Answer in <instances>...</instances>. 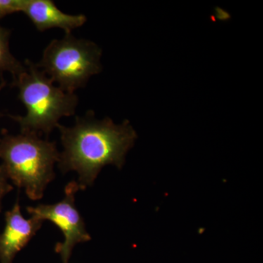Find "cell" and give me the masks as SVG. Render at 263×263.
I'll list each match as a JSON object with an SVG mask.
<instances>
[{"instance_id": "cell-1", "label": "cell", "mask_w": 263, "mask_h": 263, "mask_svg": "<svg viewBox=\"0 0 263 263\" xmlns=\"http://www.w3.org/2000/svg\"><path fill=\"white\" fill-rule=\"evenodd\" d=\"M57 128L63 146L57 162L59 169L62 174L77 173L80 190L92 186L105 166L122 169L138 138L129 121L116 124L108 117L100 120L91 110L76 117L72 127L59 124Z\"/></svg>"}, {"instance_id": "cell-2", "label": "cell", "mask_w": 263, "mask_h": 263, "mask_svg": "<svg viewBox=\"0 0 263 263\" xmlns=\"http://www.w3.org/2000/svg\"><path fill=\"white\" fill-rule=\"evenodd\" d=\"M13 86L18 88V98L24 104L25 116L9 117L18 123L21 133L48 135L57 127L62 117L76 113L77 95L64 91L54 85L37 65L27 60L24 70L13 79Z\"/></svg>"}, {"instance_id": "cell-3", "label": "cell", "mask_w": 263, "mask_h": 263, "mask_svg": "<svg viewBox=\"0 0 263 263\" xmlns=\"http://www.w3.org/2000/svg\"><path fill=\"white\" fill-rule=\"evenodd\" d=\"M59 157L56 143L35 133H5L0 138V160L8 179L24 189L30 200L43 198L48 185L55 179L54 164Z\"/></svg>"}, {"instance_id": "cell-4", "label": "cell", "mask_w": 263, "mask_h": 263, "mask_svg": "<svg viewBox=\"0 0 263 263\" xmlns=\"http://www.w3.org/2000/svg\"><path fill=\"white\" fill-rule=\"evenodd\" d=\"M101 48L95 43L66 34L48 45L37 66L64 91L74 93L101 72Z\"/></svg>"}, {"instance_id": "cell-5", "label": "cell", "mask_w": 263, "mask_h": 263, "mask_svg": "<svg viewBox=\"0 0 263 263\" xmlns=\"http://www.w3.org/2000/svg\"><path fill=\"white\" fill-rule=\"evenodd\" d=\"M77 181H72L65 188V197L61 201L53 204H39L27 207L31 217L40 221H49L58 227L64 235V240L55 246V252L62 263L70 262L72 251L76 245L89 241L84 219L76 206V194L79 191Z\"/></svg>"}, {"instance_id": "cell-6", "label": "cell", "mask_w": 263, "mask_h": 263, "mask_svg": "<svg viewBox=\"0 0 263 263\" xmlns=\"http://www.w3.org/2000/svg\"><path fill=\"white\" fill-rule=\"evenodd\" d=\"M5 228L0 233V263H13L15 256L24 248L43 226L35 218L25 219L19 200L5 214Z\"/></svg>"}, {"instance_id": "cell-7", "label": "cell", "mask_w": 263, "mask_h": 263, "mask_svg": "<svg viewBox=\"0 0 263 263\" xmlns=\"http://www.w3.org/2000/svg\"><path fill=\"white\" fill-rule=\"evenodd\" d=\"M40 32L60 28L66 34L81 27L86 22L84 15L63 13L51 0H26L23 12Z\"/></svg>"}, {"instance_id": "cell-8", "label": "cell", "mask_w": 263, "mask_h": 263, "mask_svg": "<svg viewBox=\"0 0 263 263\" xmlns=\"http://www.w3.org/2000/svg\"><path fill=\"white\" fill-rule=\"evenodd\" d=\"M10 32L0 26V73L10 72L15 79L24 70V65L10 52L9 38Z\"/></svg>"}, {"instance_id": "cell-9", "label": "cell", "mask_w": 263, "mask_h": 263, "mask_svg": "<svg viewBox=\"0 0 263 263\" xmlns=\"http://www.w3.org/2000/svg\"><path fill=\"white\" fill-rule=\"evenodd\" d=\"M26 0H0V19L12 13L23 12Z\"/></svg>"}, {"instance_id": "cell-10", "label": "cell", "mask_w": 263, "mask_h": 263, "mask_svg": "<svg viewBox=\"0 0 263 263\" xmlns=\"http://www.w3.org/2000/svg\"><path fill=\"white\" fill-rule=\"evenodd\" d=\"M8 177L3 164H0V213L3 210V200L7 194L13 190V186L8 182Z\"/></svg>"}, {"instance_id": "cell-11", "label": "cell", "mask_w": 263, "mask_h": 263, "mask_svg": "<svg viewBox=\"0 0 263 263\" xmlns=\"http://www.w3.org/2000/svg\"><path fill=\"white\" fill-rule=\"evenodd\" d=\"M6 86V82L4 80H3L0 82V91L4 89L5 86ZM0 117H1V114H0Z\"/></svg>"}]
</instances>
